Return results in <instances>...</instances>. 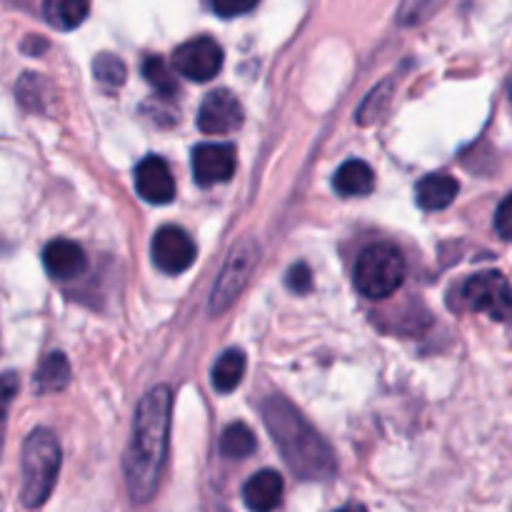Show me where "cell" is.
I'll return each mask as SVG.
<instances>
[{
  "instance_id": "obj_1",
  "label": "cell",
  "mask_w": 512,
  "mask_h": 512,
  "mask_svg": "<svg viewBox=\"0 0 512 512\" xmlns=\"http://www.w3.org/2000/svg\"><path fill=\"white\" fill-rule=\"evenodd\" d=\"M170 420H173V393L168 385H158L140 398L123 458L125 485L135 505H145L158 493L168 460Z\"/></svg>"
},
{
  "instance_id": "obj_2",
  "label": "cell",
  "mask_w": 512,
  "mask_h": 512,
  "mask_svg": "<svg viewBox=\"0 0 512 512\" xmlns=\"http://www.w3.org/2000/svg\"><path fill=\"white\" fill-rule=\"evenodd\" d=\"M263 420L283 460L300 480L325 483L335 478L338 463H335L333 450L293 403L273 395L263 403Z\"/></svg>"
},
{
  "instance_id": "obj_3",
  "label": "cell",
  "mask_w": 512,
  "mask_h": 512,
  "mask_svg": "<svg viewBox=\"0 0 512 512\" xmlns=\"http://www.w3.org/2000/svg\"><path fill=\"white\" fill-rule=\"evenodd\" d=\"M60 463H63V450L53 430L35 428L25 438L23 458H20V470H23L20 500L25 508L38 510L40 505H45L58 483Z\"/></svg>"
},
{
  "instance_id": "obj_4",
  "label": "cell",
  "mask_w": 512,
  "mask_h": 512,
  "mask_svg": "<svg viewBox=\"0 0 512 512\" xmlns=\"http://www.w3.org/2000/svg\"><path fill=\"white\" fill-rule=\"evenodd\" d=\"M358 293L368 300H385L405 283V258L393 243H373L358 255L353 270Z\"/></svg>"
},
{
  "instance_id": "obj_5",
  "label": "cell",
  "mask_w": 512,
  "mask_h": 512,
  "mask_svg": "<svg viewBox=\"0 0 512 512\" xmlns=\"http://www.w3.org/2000/svg\"><path fill=\"white\" fill-rule=\"evenodd\" d=\"M258 258L260 248L255 238H240L238 243H235L228 260H225L223 270H220L218 283H215L213 293H210V315H223L225 310L238 300V295L243 293L245 285L250 283V275H253L255 265H258Z\"/></svg>"
},
{
  "instance_id": "obj_6",
  "label": "cell",
  "mask_w": 512,
  "mask_h": 512,
  "mask_svg": "<svg viewBox=\"0 0 512 512\" xmlns=\"http://www.w3.org/2000/svg\"><path fill=\"white\" fill-rule=\"evenodd\" d=\"M225 53L218 40L200 35V38L188 40L178 45L173 53V70L193 83H208L223 68Z\"/></svg>"
},
{
  "instance_id": "obj_7",
  "label": "cell",
  "mask_w": 512,
  "mask_h": 512,
  "mask_svg": "<svg viewBox=\"0 0 512 512\" xmlns=\"http://www.w3.org/2000/svg\"><path fill=\"white\" fill-rule=\"evenodd\" d=\"M463 300L468 308L488 313L493 320L505 323L510 315V283L503 273H478L465 280Z\"/></svg>"
},
{
  "instance_id": "obj_8",
  "label": "cell",
  "mask_w": 512,
  "mask_h": 512,
  "mask_svg": "<svg viewBox=\"0 0 512 512\" xmlns=\"http://www.w3.org/2000/svg\"><path fill=\"white\" fill-rule=\"evenodd\" d=\"M150 255H153L155 268L168 275H180L193 265L195 243L183 228H178V225H165V228H160L153 235Z\"/></svg>"
},
{
  "instance_id": "obj_9",
  "label": "cell",
  "mask_w": 512,
  "mask_h": 512,
  "mask_svg": "<svg viewBox=\"0 0 512 512\" xmlns=\"http://www.w3.org/2000/svg\"><path fill=\"white\" fill-rule=\"evenodd\" d=\"M190 165H193L195 183L200 188H210V185L228 183L233 178L238 168V155L230 143H200L193 148Z\"/></svg>"
},
{
  "instance_id": "obj_10",
  "label": "cell",
  "mask_w": 512,
  "mask_h": 512,
  "mask_svg": "<svg viewBox=\"0 0 512 512\" xmlns=\"http://www.w3.org/2000/svg\"><path fill=\"white\" fill-rule=\"evenodd\" d=\"M245 110L243 103L230 90L220 88L205 95L198 110V128L205 135H228L243 125Z\"/></svg>"
},
{
  "instance_id": "obj_11",
  "label": "cell",
  "mask_w": 512,
  "mask_h": 512,
  "mask_svg": "<svg viewBox=\"0 0 512 512\" xmlns=\"http://www.w3.org/2000/svg\"><path fill=\"white\" fill-rule=\"evenodd\" d=\"M135 190L145 203L168 205L175 198V178L160 155H148L135 165Z\"/></svg>"
},
{
  "instance_id": "obj_12",
  "label": "cell",
  "mask_w": 512,
  "mask_h": 512,
  "mask_svg": "<svg viewBox=\"0 0 512 512\" xmlns=\"http://www.w3.org/2000/svg\"><path fill=\"white\" fill-rule=\"evenodd\" d=\"M43 268L45 273L55 280H73L85 273V268H88V258H85L83 248H80L78 243L60 238L45 245Z\"/></svg>"
},
{
  "instance_id": "obj_13",
  "label": "cell",
  "mask_w": 512,
  "mask_h": 512,
  "mask_svg": "<svg viewBox=\"0 0 512 512\" xmlns=\"http://www.w3.org/2000/svg\"><path fill=\"white\" fill-rule=\"evenodd\" d=\"M283 493V475L275 473V470H258L243 485V503L250 512H273L283 503Z\"/></svg>"
},
{
  "instance_id": "obj_14",
  "label": "cell",
  "mask_w": 512,
  "mask_h": 512,
  "mask_svg": "<svg viewBox=\"0 0 512 512\" xmlns=\"http://www.w3.org/2000/svg\"><path fill=\"white\" fill-rule=\"evenodd\" d=\"M460 183L448 173L425 175L415 185V198L423 210H445L455 198H458Z\"/></svg>"
},
{
  "instance_id": "obj_15",
  "label": "cell",
  "mask_w": 512,
  "mask_h": 512,
  "mask_svg": "<svg viewBox=\"0 0 512 512\" xmlns=\"http://www.w3.org/2000/svg\"><path fill=\"white\" fill-rule=\"evenodd\" d=\"M333 185L343 198H363L375 188L373 168L365 160H348L338 168Z\"/></svg>"
},
{
  "instance_id": "obj_16",
  "label": "cell",
  "mask_w": 512,
  "mask_h": 512,
  "mask_svg": "<svg viewBox=\"0 0 512 512\" xmlns=\"http://www.w3.org/2000/svg\"><path fill=\"white\" fill-rule=\"evenodd\" d=\"M70 385V363L63 353H48L43 358V363L38 365V373H35V390L40 395L48 393H60Z\"/></svg>"
},
{
  "instance_id": "obj_17",
  "label": "cell",
  "mask_w": 512,
  "mask_h": 512,
  "mask_svg": "<svg viewBox=\"0 0 512 512\" xmlns=\"http://www.w3.org/2000/svg\"><path fill=\"white\" fill-rule=\"evenodd\" d=\"M90 0H43V15L55 30H73L88 18Z\"/></svg>"
},
{
  "instance_id": "obj_18",
  "label": "cell",
  "mask_w": 512,
  "mask_h": 512,
  "mask_svg": "<svg viewBox=\"0 0 512 512\" xmlns=\"http://www.w3.org/2000/svg\"><path fill=\"white\" fill-rule=\"evenodd\" d=\"M245 375V353L243 350L233 348L225 350L218 358V363L213 365V373H210V383L218 393H233L240 383H243Z\"/></svg>"
},
{
  "instance_id": "obj_19",
  "label": "cell",
  "mask_w": 512,
  "mask_h": 512,
  "mask_svg": "<svg viewBox=\"0 0 512 512\" xmlns=\"http://www.w3.org/2000/svg\"><path fill=\"white\" fill-rule=\"evenodd\" d=\"M143 78L160 98H175L178 95V80H175L173 68L160 55H148L143 60Z\"/></svg>"
},
{
  "instance_id": "obj_20",
  "label": "cell",
  "mask_w": 512,
  "mask_h": 512,
  "mask_svg": "<svg viewBox=\"0 0 512 512\" xmlns=\"http://www.w3.org/2000/svg\"><path fill=\"white\" fill-rule=\"evenodd\" d=\"M255 445L258 440H255L253 430L245 423H233L225 428L223 438H220V455L228 460H245L248 455H253Z\"/></svg>"
},
{
  "instance_id": "obj_21",
  "label": "cell",
  "mask_w": 512,
  "mask_h": 512,
  "mask_svg": "<svg viewBox=\"0 0 512 512\" xmlns=\"http://www.w3.org/2000/svg\"><path fill=\"white\" fill-rule=\"evenodd\" d=\"M393 80H380L373 90L368 93V98L363 100V105L358 108V123L370 125L380 118V115L388 110L390 100H393Z\"/></svg>"
},
{
  "instance_id": "obj_22",
  "label": "cell",
  "mask_w": 512,
  "mask_h": 512,
  "mask_svg": "<svg viewBox=\"0 0 512 512\" xmlns=\"http://www.w3.org/2000/svg\"><path fill=\"white\" fill-rule=\"evenodd\" d=\"M93 75L100 85L105 88H120L125 83V63L113 53H100L98 58L93 60Z\"/></svg>"
},
{
  "instance_id": "obj_23",
  "label": "cell",
  "mask_w": 512,
  "mask_h": 512,
  "mask_svg": "<svg viewBox=\"0 0 512 512\" xmlns=\"http://www.w3.org/2000/svg\"><path fill=\"white\" fill-rule=\"evenodd\" d=\"M18 375L15 373H3L0 375V453H3L5 443V425H8V410L10 403L18 395Z\"/></svg>"
},
{
  "instance_id": "obj_24",
  "label": "cell",
  "mask_w": 512,
  "mask_h": 512,
  "mask_svg": "<svg viewBox=\"0 0 512 512\" xmlns=\"http://www.w3.org/2000/svg\"><path fill=\"white\" fill-rule=\"evenodd\" d=\"M285 285L288 290H293L295 295H305L313 288V275H310V268L305 263H295L293 268L285 275Z\"/></svg>"
},
{
  "instance_id": "obj_25",
  "label": "cell",
  "mask_w": 512,
  "mask_h": 512,
  "mask_svg": "<svg viewBox=\"0 0 512 512\" xmlns=\"http://www.w3.org/2000/svg\"><path fill=\"white\" fill-rule=\"evenodd\" d=\"M40 78L35 73H25L18 83V100L25 108H40Z\"/></svg>"
},
{
  "instance_id": "obj_26",
  "label": "cell",
  "mask_w": 512,
  "mask_h": 512,
  "mask_svg": "<svg viewBox=\"0 0 512 512\" xmlns=\"http://www.w3.org/2000/svg\"><path fill=\"white\" fill-rule=\"evenodd\" d=\"M258 3L260 0H210V5H213L220 18H238V15L250 13Z\"/></svg>"
},
{
  "instance_id": "obj_27",
  "label": "cell",
  "mask_w": 512,
  "mask_h": 512,
  "mask_svg": "<svg viewBox=\"0 0 512 512\" xmlns=\"http://www.w3.org/2000/svg\"><path fill=\"white\" fill-rule=\"evenodd\" d=\"M430 3H433V0H405L403 10H400V20H403L405 25L418 23V20L428 13Z\"/></svg>"
},
{
  "instance_id": "obj_28",
  "label": "cell",
  "mask_w": 512,
  "mask_h": 512,
  "mask_svg": "<svg viewBox=\"0 0 512 512\" xmlns=\"http://www.w3.org/2000/svg\"><path fill=\"white\" fill-rule=\"evenodd\" d=\"M510 203L512 200L510 198H503L500 200V205H498V213H495V228H498V235L503 240H510V233H512V228H510Z\"/></svg>"
},
{
  "instance_id": "obj_29",
  "label": "cell",
  "mask_w": 512,
  "mask_h": 512,
  "mask_svg": "<svg viewBox=\"0 0 512 512\" xmlns=\"http://www.w3.org/2000/svg\"><path fill=\"white\" fill-rule=\"evenodd\" d=\"M335 512H368V510H365L363 505H358V503H350V505H345V508H340Z\"/></svg>"
}]
</instances>
